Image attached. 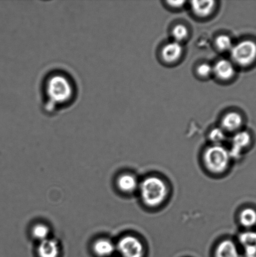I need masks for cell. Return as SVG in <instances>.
Here are the masks:
<instances>
[{
    "label": "cell",
    "mask_w": 256,
    "mask_h": 257,
    "mask_svg": "<svg viewBox=\"0 0 256 257\" xmlns=\"http://www.w3.org/2000/svg\"><path fill=\"white\" fill-rule=\"evenodd\" d=\"M239 241L245 248H256V233L253 231L243 233L239 236Z\"/></svg>",
    "instance_id": "19"
},
{
    "label": "cell",
    "mask_w": 256,
    "mask_h": 257,
    "mask_svg": "<svg viewBox=\"0 0 256 257\" xmlns=\"http://www.w3.org/2000/svg\"><path fill=\"white\" fill-rule=\"evenodd\" d=\"M40 112L53 119L70 111L80 101L82 86L79 77L67 65L55 63L45 67L37 81Z\"/></svg>",
    "instance_id": "1"
},
{
    "label": "cell",
    "mask_w": 256,
    "mask_h": 257,
    "mask_svg": "<svg viewBox=\"0 0 256 257\" xmlns=\"http://www.w3.org/2000/svg\"><path fill=\"white\" fill-rule=\"evenodd\" d=\"M196 72L200 77L208 78L213 74V66L208 63H202L198 65Z\"/></svg>",
    "instance_id": "20"
},
{
    "label": "cell",
    "mask_w": 256,
    "mask_h": 257,
    "mask_svg": "<svg viewBox=\"0 0 256 257\" xmlns=\"http://www.w3.org/2000/svg\"><path fill=\"white\" fill-rule=\"evenodd\" d=\"M189 32L186 26L182 24L175 25L172 30V35L174 41L180 43L184 42L189 37Z\"/></svg>",
    "instance_id": "17"
},
{
    "label": "cell",
    "mask_w": 256,
    "mask_h": 257,
    "mask_svg": "<svg viewBox=\"0 0 256 257\" xmlns=\"http://www.w3.org/2000/svg\"><path fill=\"white\" fill-rule=\"evenodd\" d=\"M243 123L242 115L237 112L226 113L221 120L222 128L228 132L237 131L241 127Z\"/></svg>",
    "instance_id": "8"
},
{
    "label": "cell",
    "mask_w": 256,
    "mask_h": 257,
    "mask_svg": "<svg viewBox=\"0 0 256 257\" xmlns=\"http://www.w3.org/2000/svg\"><path fill=\"white\" fill-rule=\"evenodd\" d=\"M230 158L229 151L219 145L210 146L204 156L205 166L208 170L214 173L224 172L229 165Z\"/></svg>",
    "instance_id": "3"
},
{
    "label": "cell",
    "mask_w": 256,
    "mask_h": 257,
    "mask_svg": "<svg viewBox=\"0 0 256 257\" xmlns=\"http://www.w3.org/2000/svg\"><path fill=\"white\" fill-rule=\"evenodd\" d=\"M184 53V48L181 44L175 41L167 43L161 50V57L167 64H174L179 61Z\"/></svg>",
    "instance_id": "7"
},
{
    "label": "cell",
    "mask_w": 256,
    "mask_h": 257,
    "mask_svg": "<svg viewBox=\"0 0 256 257\" xmlns=\"http://www.w3.org/2000/svg\"><path fill=\"white\" fill-rule=\"evenodd\" d=\"M215 257H239L236 246L231 240H224L215 250Z\"/></svg>",
    "instance_id": "13"
},
{
    "label": "cell",
    "mask_w": 256,
    "mask_h": 257,
    "mask_svg": "<svg viewBox=\"0 0 256 257\" xmlns=\"http://www.w3.org/2000/svg\"><path fill=\"white\" fill-rule=\"evenodd\" d=\"M117 186L122 192L130 193L136 190L138 187V182L137 179L134 176L125 174L118 178Z\"/></svg>",
    "instance_id": "14"
},
{
    "label": "cell",
    "mask_w": 256,
    "mask_h": 257,
    "mask_svg": "<svg viewBox=\"0 0 256 257\" xmlns=\"http://www.w3.org/2000/svg\"><path fill=\"white\" fill-rule=\"evenodd\" d=\"M37 251L39 257H59L60 246L57 241L47 238L40 241Z\"/></svg>",
    "instance_id": "10"
},
{
    "label": "cell",
    "mask_w": 256,
    "mask_h": 257,
    "mask_svg": "<svg viewBox=\"0 0 256 257\" xmlns=\"http://www.w3.org/2000/svg\"><path fill=\"white\" fill-rule=\"evenodd\" d=\"M167 4L169 7L174 9H180L184 7L185 2L184 1H169L167 2Z\"/></svg>",
    "instance_id": "22"
},
{
    "label": "cell",
    "mask_w": 256,
    "mask_h": 257,
    "mask_svg": "<svg viewBox=\"0 0 256 257\" xmlns=\"http://www.w3.org/2000/svg\"><path fill=\"white\" fill-rule=\"evenodd\" d=\"M115 245L112 241L106 238H101L97 240L93 245L95 255L99 257H108L114 253Z\"/></svg>",
    "instance_id": "12"
},
{
    "label": "cell",
    "mask_w": 256,
    "mask_h": 257,
    "mask_svg": "<svg viewBox=\"0 0 256 257\" xmlns=\"http://www.w3.org/2000/svg\"><path fill=\"white\" fill-rule=\"evenodd\" d=\"M235 73L234 63L227 59H220L213 66V74L222 81L232 79Z\"/></svg>",
    "instance_id": "6"
},
{
    "label": "cell",
    "mask_w": 256,
    "mask_h": 257,
    "mask_svg": "<svg viewBox=\"0 0 256 257\" xmlns=\"http://www.w3.org/2000/svg\"><path fill=\"white\" fill-rule=\"evenodd\" d=\"M240 222L246 228L254 226L256 224V211L250 208L244 209L240 213Z\"/></svg>",
    "instance_id": "15"
},
{
    "label": "cell",
    "mask_w": 256,
    "mask_h": 257,
    "mask_svg": "<svg viewBox=\"0 0 256 257\" xmlns=\"http://www.w3.org/2000/svg\"><path fill=\"white\" fill-rule=\"evenodd\" d=\"M230 52L231 61L240 67H248L256 60V43L244 40L234 44Z\"/></svg>",
    "instance_id": "4"
},
{
    "label": "cell",
    "mask_w": 256,
    "mask_h": 257,
    "mask_svg": "<svg viewBox=\"0 0 256 257\" xmlns=\"http://www.w3.org/2000/svg\"><path fill=\"white\" fill-rule=\"evenodd\" d=\"M190 4L193 14L202 19L209 17L216 7V2L215 1H193Z\"/></svg>",
    "instance_id": "9"
},
{
    "label": "cell",
    "mask_w": 256,
    "mask_h": 257,
    "mask_svg": "<svg viewBox=\"0 0 256 257\" xmlns=\"http://www.w3.org/2000/svg\"><path fill=\"white\" fill-rule=\"evenodd\" d=\"M250 143V136L246 131H239L233 138L232 153L230 156H239L242 149L247 147Z\"/></svg>",
    "instance_id": "11"
},
{
    "label": "cell",
    "mask_w": 256,
    "mask_h": 257,
    "mask_svg": "<svg viewBox=\"0 0 256 257\" xmlns=\"http://www.w3.org/2000/svg\"><path fill=\"white\" fill-rule=\"evenodd\" d=\"M117 248L122 257H142L144 255L142 244L135 236H124L118 242Z\"/></svg>",
    "instance_id": "5"
},
{
    "label": "cell",
    "mask_w": 256,
    "mask_h": 257,
    "mask_svg": "<svg viewBox=\"0 0 256 257\" xmlns=\"http://www.w3.org/2000/svg\"><path fill=\"white\" fill-rule=\"evenodd\" d=\"M216 49L220 52H230L233 47L231 38L227 35H220L215 40Z\"/></svg>",
    "instance_id": "16"
},
{
    "label": "cell",
    "mask_w": 256,
    "mask_h": 257,
    "mask_svg": "<svg viewBox=\"0 0 256 257\" xmlns=\"http://www.w3.org/2000/svg\"><path fill=\"white\" fill-rule=\"evenodd\" d=\"M140 195L145 205L155 207L164 202L167 197L166 185L155 176L145 178L140 186Z\"/></svg>",
    "instance_id": "2"
},
{
    "label": "cell",
    "mask_w": 256,
    "mask_h": 257,
    "mask_svg": "<svg viewBox=\"0 0 256 257\" xmlns=\"http://www.w3.org/2000/svg\"><path fill=\"white\" fill-rule=\"evenodd\" d=\"M32 233L36 240L42 241L49 238L50 228L44 224H37L32 228Z\"/></svg>",
    "instance_id": "18"
},
{
    "label": "cell",
    "mask_w": 256,
    "mask_h": 257,
    "mask_svg": "<svg viewBox=\"0 0 256 257\" xmlns=\"http://www.w3.org/2000/svg\"><path fill=\"white\" fill-rule=\"evenodd\" d=\"M209 136L210 140L217 144L222 142L225 138L224 131L219 127L213 128Z\"/></svg>",
    "instance_id": "21"
}]
</instances>
